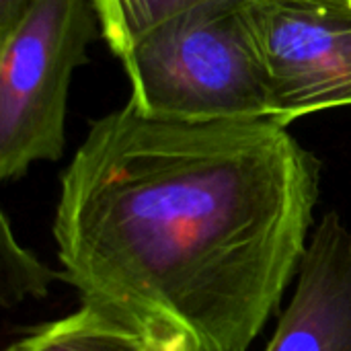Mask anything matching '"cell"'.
I'll list each match as a JSON object with an SVG mask.
<instances>
[{"mask_svg":"<svg viewBox=\"0 0 351 351\" xmlns=\"http://www.w3.org/2000/svg\"><path fill=\"white\" fill-rule=\"evenodd\" d=\"M319 191L317 156L276 119L173 121L125 103L62 173V282L175 323L202 351H247L296 282Z\"/></svg>","mask_w":351,"mask_h":351,"instance_id":"cell-1","label":"cell"},{"mask_svg":"<svg viewBox=\"0 0 351 351\" xmlns=\"http://www.w3.org/2000/svg\"><path fill=\"white\" fill-rule=\"evenodd\" d=\"M132 103L173 121L269 117L241 0H210L144 35L123 58Z\"/></svg>","mask_w":351,"mask_h":351,"instance_id":"cell-2","label":"cell"},{"mask_svg":"<svg viewBox=\"0 0 351 351\" xmlns=\"http://www.w3.org/2000/svg\"><path fill=\"white\" fill-rule=\"evenodd\" d=\"M99 33L90 0H35L0 37V179L16 181L66 146L72 74Z\"/></svg>","mask_w":351,"mask_h":351,"instance_id":"cell-3","label":"cell"},{"mask_svg":"<svg viewBox=\"0 0 351 351\" xmlns=\"http://www.w3.org/2000/svg\"><path fill=\"white\" fill-rule=\"evenodd\" d=\"M269 119L351 105V0H241Z\"/></svg>","mask_w":351,"mask_h":351,"instance_id":"cell-4","label":"cell"},{"mask_svg":"<svg viewBox=\"0 0 351 351\" xmlns=\"http://www.w3.org/2000/svg\"><path fill=\"white\" fill-rule=\"evenodd\" d=\"M265 351H351V228L337 212L315 224Z\"/></svg>","mask_w":351,"mask_h":351,"instance_id":"cell-5","label":"cell"},{"mask_svg":"<svg viewBox=\"0 0 351 351\" xmlns=\"http://www.w3.org/2000/svg\"><path fill=\"white\" fill-rule=\"evenodd\" d=\"M146 325L111 308L86 304L58 321L29 331L16 351H142Z\"/></svg>","mask_w":351,"mask_h":351,"instance_id":"cell-6","label":"cell"},{"mask_svg":"<svg viewBox=\"0 0 351 351\" xmlns=\"http://www.w3.org/2000/svg\"><path fill=\"white\" fill-rule=\"evenodd\" d=\"M101 35L121 60L144 35L165 21L210 0H90Z\"/></svg>","mask_w":351,"mask_h":351,"instance_id":"cell-7","label":"cell"},{"mask_svg":"<svg viewBox=\"0 0 351 351\" xmlns=\"http://www.w3.org/2000/svg\"><path fill=\"white\" fill-rule=\"evenodd\" d=\"M62 282V271L47 267L33 251L19 243L8 216H0V304L14 308L25 300H41L51 284Z\"/></svg>","mask_w":351,"mask_h":351,"instance_id":"cell-8","label":"cell"},{"mask_svg":"<svg viewBox=\"0 0 351 351\" xmlns=\"http://www.w3.org/2000/svg\"><path fill=\"white\" fill-rule=\"evenodd\" d=\"M142 351H202L193 337L165 319H148Z\"/></svg>","mask_w":351,"mask_h":351,"instance_id":"cell-9","label":"cell"},{"mask_svg":"<svg viewBox=\"0 0 351 351\" xmlns=\"http://www.w3.org/2000/svg\"><path fill=\"white\" fill-rule=\"evenodd\" d=\"M33 4L35 0H0V37L19 25Z\"/></svg>","mask_w":351,"mask_h":351,"instance_id":"cell-10","label":"cell"},{"mask_svg":"<svg viewBox=\"0 0 351 351\" xmlns=\"http://www.w3.org/2000/svg\"><path fill=\"white\" fill-rule=\"evenodd\" d=\"M4 351H16V350H14V346H8Z\"/></svg>","mask_w":351,"mask_h":351,"instance_id":"cell-11","label":"cell"}]
</instances>
